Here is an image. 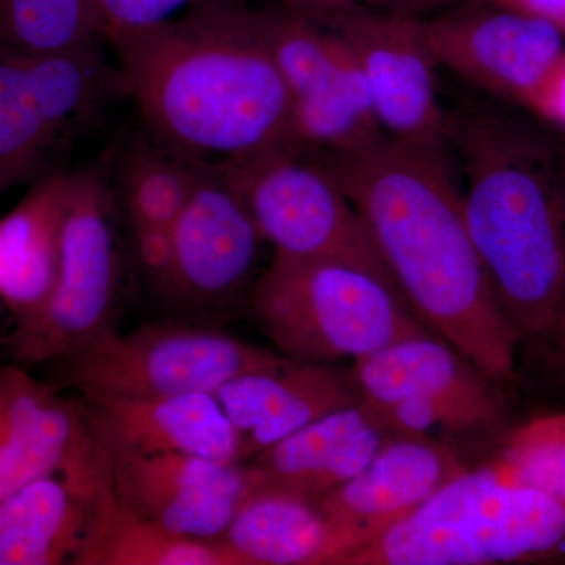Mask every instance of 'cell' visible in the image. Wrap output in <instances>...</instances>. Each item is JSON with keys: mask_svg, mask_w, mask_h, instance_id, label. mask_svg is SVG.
I'll list each match as a JSON object with an SVG mask.
<instances>
[{"mask_svg": "<svg viewBox=\"0 0 565 565\" xmlns=\"http://www.w3.org/2000/svg\"><path fill=\"white\" fill-rule=\"evenodd\" d=\"M311 156L362 215L416 318L498 384L512 381L525 334L487 277L445 145L382 136L359 150Z\"/></svg>", "mask_w": 565, "mask_h": 565, "instance_id": "obj_1", "label": "cell"}, {"mask_svg": "<svg viewBox=\"0 0 565 565\" xmlns=\"http://www.w3.org/2000/svg\"><path fill=\"white\" fill-rule=\"evenodd\" d=\"M107 40L118 87L169 150L215 167L296 147L285 82L245 0H214Z\"/></svg>", "mask_w": 565, "mask_h": 565, "instance_id": "obj_2", "label": "cell"}, {"mask_svg": "<svg viewBox=\"0 0 565 565\" xmlns=\"http://www.w3.org/2000/svg\"><path fill=\"white\" fill-rule=\"evenodd\" d=\"M462 159L468 232L494 294L523 334L559 326L565 302V148L487 106L446 117Z\"/></svg>", "mask_w": 565, "mask_h": 565, "instance_id": "obj_3", "label": "cell"}, {"mask_svg": "<svg viewBox=\"0 0 565 565\" xmlns=\"http://www.w3.org/2000/svg\"><path fill=\"white\" fill-rule=\"evenodd\" d=\"M565 544V509L487 465L462 471L343 565H489L553 555Z\"/></svg>", "mask_w": 565, "mask_h": 565, "instance_id": "obj_4", "label": "cell"}, {"mask_svg": "<svg viewBox=\"0 0 565 565\" xmlns=\"http://www.w3.org/2000/svg\"><path fill=\"white\" fill-rule=\"evenodd\" d=\"M252 303L278 353L297 362H356L430 333L392 285L343 263L274 255Z\"/></svg>", "mask_w": 565, "mask_h": 565, "instance_id": "obj_5", "label": "cell"}, {"mask_svg": "<svg viewBox=\"0 0 565 565\" xmlns=\"http://www.w3.org/2000/svg\"><path fill=\"white\" fill-rule=\"evenodd\" d=\"M289 360L211 327L158 322L128 333L107 327L54 363L58 385L84 399H143L215 394L239 375Z\"/></svg>", "mask_w": 565, "mask_h": 565, "instance_id": "obj_6", "label": "cell"}, {"mask_svg": "<svg viewBox=\"0 0 565 565\" xmlns=\"http://www.w3.org/2000/svg\"><path fill=\"white\" fill-rule=\"evenodd\" d=\"M217 167L274 255L349 264L396 289L362 215L313 156L285 147Z\"/></svg>", "mask_w": 565, "mask_h": 565, "instance_id": "obj_7", "label": "cell"}, {"mask_svg": "<svg viewBox=\"0 0 565 565\" xmlns=\"http://www.w3.org/2000/svg\"><path fill=\"white\" fill-rule=\"evenodd\" d=\"M118 250L106 184L95 172L70 174L57 275L46 302L7 340L24 362H54L110 327Z\"/></svg>", "mask_w": 565, "mask_h": 565, "instance_id": "obj_8", "label": "cell"}, {"mask_svg": "<svg viewBox=\"0 0 565 565\" xmlns=\"http://www.w3.org/2000/svg\"><path fill=\"white\" fill-rule=\"evenodd\" d=\"M259 25L291 106L294 143L338 154L385 136L351 47L323 22L270 3Z\"/></svg>", "mask_w": 565, "mask_h": 565, "instance_id": "obj_9", "label": "cell"}, {"mask_svg": "<svg viewBox=\"0 0 565 565\" xmlns=\"http://www.w3.org/2000/svg\"><path fill=\"white\" fill-rule=\"evenodd\" d=\"M109 82L96 44L41 55L0 47V193L35 172Z\"/></svg>", "mask_w": 565, "mask_h": 565, "instance_id": "obj_10", "label": "cell"}, {"mask_svg": "<svg viewBox=\"0 0 565 565\" xmlns=\"http://www.w3.org/2000/svg\"><path fill=\"white\" fill-rule=\"evenodd\" d=\"M318 21L351 47L385 136L446 145V117L435 85L438 65L419 14L351 10Z\"/></svg>", "mask_w": 565, "mask_h": 565, "instance_id": "obj_11", "label": "cell"}, {"mask_svg": "<svg viewBox=\"0 0 565 565\" xmlns=\"http://www.w3.org/2000/svg\"><path fill=\"white\" fill-rule=\"evenodd\" d=\"M423 21L438 66L522 107L565 51L555 25L490 3H457Z\"/></svg>", "mask_w": 565, "mask_h": 565, "instance_id": "obj_12", "label": "cell"}, {"mask_svg": "<svg viewBox=\"0 0 565 565\" xmlns=\"http://www.w3.org/2000/svg\"><path fill=\"white\" fill-rule=\"evenodd\" d=\"M255 465L207 457H136L111 470V490L126 508L174 534L221 539L245 498L262 482Z\"/></svg>", "mask_w": 565, "mask_h": 565, "instance_id": "obj_13", "label": "cell"}, {"mask_svg": "<svg viewBox=\"0 0 565 565\" xmlns=\"http://www.w3.org/2000/svg\"><path fill=\"white\" fill-rule=\"evenodd\" d=\"M172 234V299L215 308L245 291L263 239L239 193L218 167L202 166Z\"/></svg>", "mask_w": 565, "mask_h": 565, "instance_id": "obj_14", "label": "cell"}, {"mask_svg": "<svg viewBox=\"0 0 565 565\" xmlns=\"http://www.w3.org/2000/svg\"><path fill=\"white\" fill-rule=\"evenodd\" d=\"M364 403L419 397L444 408L460 435L490 434L505 419L498 382L434 333L407 338L353 362Z\"/></svg>", "mask_w": 565, "mask_h": 565, "instance_id": "obj_15", "label": "cell"}, {"mask_svg": "<svg viewBox=\"0 0 565 565\" xmlns=\"http://www.w3.org/2000/svg\"><path fill=\"white\" fill-rule=\"evenodd\" d=\"M81 407L110 473L126 460L167 452L243 462L239 438L215 394L85 399Z\"/></svg>", "mask_w": 565, "mask_h": 565, "instance_id": "obj_16", "label": "cell"}, {"mask_svg": "<svg viewBox=\"0 0 565 565\" xmlns=\"http://www.w3.org/2000/svg\"><path fill=\"white\" fill-rule=\"evenodd\" d=\"M465 471L448 446L429 437H393L359 475L318 501L348 553L371 544Z\"/></svg>", "mask_w": 565, "mask_h": 565, "instance_id": "obj_17", "label": "cell"}, {"mask_svg": "<svg viewBox=\"0 0 565 565\" xmlns=\"http://www.w3.org/2000/svg\"><path fill=\"white\" fill-rule=\"evenodd\" d=\"M215 397L239 438L243 462L316 419L363 401L351 370L297 360L239 375L221 386Z\"/></svg>", "mask_w": 565, "mask_h": 565, "instance_id": "obj_18", "label": "cell"}, {"mask_svg": "<svg viewBox=\"0 0 565 565\" xmlns=\"http://www.w3.org/2000/svg\"><path fill=\"white\" fill-rule=\"evenodd\" d=\"M393 438L364 401L338 408L250 462L270 486L319 501L360 473Z\"/></svg>", "mask_w": 565, "mask_h": 565, "instance_id": "obj_19", "label": "cell"}, {"mask_svg": "<svg viewBox=\"0 0 565 565\" xmlns=\"http://www.w3.org/2000/svg\"><path fill=\"white\" fill-rule=\"evenodd\" d=\"M221 539L237 565H340L348 553L318 501L266 481Z\"/></svg>", "mask_w": 565, "mask_h": 565, "instance_id": "obj_20", "label": "cell"}, {"mask_svg": "<svg viewBox=\"0 0 565 565\" xmlns=\"http://www.w3.org/2000/svg\"><path fill=\"white\" fill-rule=\"evenodd\" d=\"M70 174H54L0 218V299L17 326L46 302L57 275Z\"/></svg>", "mask_w": 565, "mask_h": 565, "instance_id": "obj_21", "label": "cell"}, {"mask_svg": "<svg viewBox=\"0 0 565 565\" xmlns=\"http://www.w3.org/2000/svg\"><path fill=\"white\" fill-rule=\"evenodd\" d=\"M96 501L62 475H44L0 501V565L74 563Z\"/></svg>", "mask_w": 565, "mask_h": 565, "instance_id": "obj_22", "label": "cell"}, {"mask_svg": "<svg viewBox=\"0 0 565 565\" xmlns=\"http://www.w3.org/2000/svg\"><path fill=\"white\" fill-rule=\"evenodd\" d=\"M76 565H237L222 539L174 534L137 515L107 490L93 508Z\"/></svg>", "mask_w": 565, "mask_h": 565, "instance_id": "obj_23", "label": "cell"}, {"mask_svg": "<svg viewBox=\"0 0 565 565\" xmlns=\"http://www.w3.org/2000/svg\"><path fill=\"white\" fill-rule=\"evenodd\" d=\"M104 39L96 0H0V47L58 54Z\"/></svg>", "mask_w": 565, "mask_h": 565, "instance_id": "obj_24", "label": "cell"}, {"mask_svg": "<svg viewBox=\"0 0 565 565\" xmlns=\"http://www.w3.org/2000/svg\"><path fill=\"white\" fill-rule=\"evenodd\" d=\"M203 163L169 148H136L122 161L120 188L131 225L172 228L191 199Z\"/></svg>", "mask_w": 565, "mask_h": 565, "instance_id": "obj_25", "label": "cell"}, {"mask_svg": "<svg viewBox=\"0 0 565 565\" xmlns=\"http://www.w3.org/2000/svg\"><path fill=\"white\" fill-rule=\"evenodd\" d=\"M489 467L504 481L539 490L565 509V414L516 427Z\"/></svg>", "mask_w": 565, "mask_h": 565, "instance_id": "obj_26", "label": "cell"}, {"mask_svg": "<svg viewBox=\"0 0 565 565\" xmlns=\"http://www.w3.org/2000/svg\"><path fill=\"white\" fill-rule=\"evenodd\" d=\"M214 0H96L104 39L143 31Z\"/></svg>", "mask_w": 565, "mask_h": 565, "instance_id": "obj_27", "label": "cell"}, {"mask_svg": "<svg viewBox=\"0 0 565 565\" xmlns=\"http://www.w3.org/2000/svg\"><path fill=\"white\" fill-rule=\"evenodd\" d=\"M134 247L141 269L163 296L172 299L174 282V243L169 226L131 225Z\"/></svg>", "mask_w": 565, "mask_h": 565, "instance_id": "obj_28", "label": "cell"}, {"mask_svg": "<svg viewBox=\"0 0 565 565\" xmlns=\"http://www.w3.org/2000/svg\"><path fill=\"white\" fill-rule=\"evenodd\" d=\"M273 6L322 20L351 10H394L414 13L422 0H269Z\"/></svg>", "mask_w": 565, "mask_h": 565, "instance_id": "obj_29", "label": "cell"}, {"mask_svg": "<svg viewBox=\"0 0 565 565\" xmlns=\"http://www.w3.org/2000/svg\"><path fill=\"white\" fill-rule=\"evenodd\" d=\"M523 107L542 120L565 128V51Z\"/></svg>", "mask_w": 565, "mask_h": 565, "instance_id": "obj_30", "label": "cell"}, {"mask_svg": "<svg viewBox=\"0 0 565 565\" xmlns=\"http://www.w3.org/2000/svg\"><path fill=\"white\" fill-rule=\"evenodd\" d=\"M457 3H490V6L520 11L555 25L565 35V0H422L415 7L414 13L440 10Z\"/></svg>", "mask_w": 565, "mask_h": 565, "instance_id": "obj_31", "label": "cell"}, {"mask_svg": "<svg viewBox=\"0 0 565 565\" xmlns=\"http://www.w3.org/2000/svg\"><path fill=\"white\" fill-rule=\"evenodd\" d=\"M559 327L561 330L564 329L565 327V302H564V307H563V315H561V321H559Z\"/></svg>", "mask_w": 565, "mask_h": 565, "instance_id": "obj_32", "label": "cell"}, {"mask_svg": "<svg viewBox=\"0 0 565 565\" xmlns=\"http://www.w3.org/2000/svg\"><path fill=\"white\" fill-rule=\"evenodd\" d=\"M563 333L565 334V327H564V329H563Z\"/></svg>", "mask_w": 565, "mask_h": 565, "instance_id": "obj_33", "label": "cell"}]
</instances>
